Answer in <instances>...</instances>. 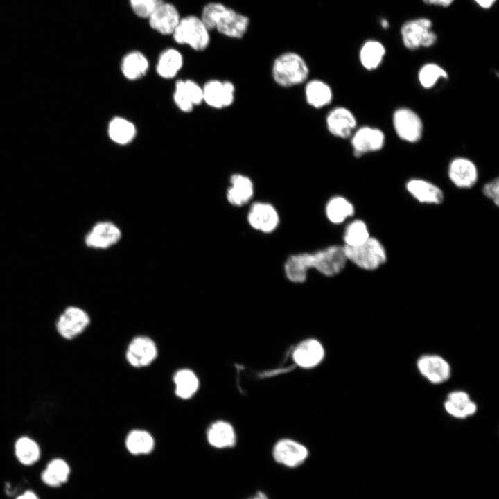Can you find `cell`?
Instances as JSON below:
<instances>
[{
    "instance_id": "obj_1",
    "label": "cell",
    "mask_w": 499,
    "mask_h": 499,
    "mask_svg": "<svg viewBox=\"0 0 499 499\" xmlns=\"http://www.w3.org/2000/svg\"><path fill=\"white\" fill-rule=\"evenodd\" d=\"M347 261L344 246L331 245L313 253L289 256L284 264V272L288 280L301 283L306 281L309 269L314 268L324 276L333 277L344 270Z\"/></svg>"
},
{
    "instance_id": "obj_2",
    "label": "cell",
    "mask_w": 499,
    "mask_h": 499,
    "mask_svg": "<svg viewBox=\"0 0 499 499\" xmlns=\"http://www.w3.org/2000/svg\"><path fill=\"white\" fill-rule=\"evenodd\" d=\"M200 18L209 30H217L228 37L236 39L244 36L250 23L247 16L218 2L205 5Z\"/></svg>"
},
{
    "instance_id": "obj_3",
    "label": "cell",
    "mask_w": 499,
    "mask_h": 499,
    "mask_svg": "<svg viewBox=\"0 0 499 499\" xmlns=\"http://www.w3.org/2000/svg\"><path fill=\"white\" fill-rule=\"evenodd\" d=\"M271 74L272 80L278 86L290 88L305 83L308 80L310 69L301 55L288 51L274 59Z\"/></svg>"
},
{
    "instance_id": "obj_4",
    "label": "cell",
    "mask_w": 499,
    "mask_h": 499,
    "mask_svg": "<svg viewBox=\"0 0 499 499\" xmlns=\"http://www.w3.org/2000/svg\"><path fill=\"white\" fill-rule=\"evenodd\" d=\"M348 261L365 270H375L387 261V252L382 243L369 237L358 246L343 245Z\"/></svg>"
},
{
    "instance_id": "obj_5",
    "label": "cell",
    "mask_w": 499,
    "mask_h": 499,
    "mask_svg": "<svg viewBox=\"0 0 499 499\" xmlns=\"http://www.w3.org/2000/svg\"><path fill=\"white\" fill-rule=\"evenodd\" d=\"M209 31L200 17L188 15L180 19L172 35L176 43L201 51L210 43Z\"/></svg>"
},
{
    "instance_id": "obj_6",
    "label": "cell",
    "mask_w": 499,
    "mask_h": 499,
    "mask_svg": "<svg viewBox=\"0 0 499 499\" xmlns=\"http://www.w3.org/2000/svg\"><path fill=\"white\" fill-rule=\"evenodd\" d=\"M432 26L431 20L424 17L405 21L401 28L404 46L410 50L432 46L437 40Z\"/></svg>"
},
{
    "instance_id": "obj_7",
    "label": "cell",
    "mask_w": 499,
    "mask_h": 499,
    "mask_svg": "<svg viewBox=\"0 0 499 499\" xmlns=\"http://www.w3.org/2000/svg\"><path fill=\"white\" fill-rule=\"evenodd\" d=\"M90 322L89 314L83 308L69 306L58 317L55 330L60 338L72 340L86 330Z\"/></svg>"
},
{
    "instance_id": "obj_8",
    "label": "cell",
    "mask_w": 499,
    "mask_h": 499,
    "mask_svg": "<svg viewBox=\"0 0 499 499\" xmlns=\"http://www.w3.org/2000/svg\"><path fill=\"white\" fill-rule=\"evenodd\" d=\"M203 103L217 110L227 108L235 100L236 87L229 80L211 79L202 86Z\"/></svg>"
},
{
    "instance_id": "obj_9",
    "label": "cell",
    "mask_w": 499,
    "mask_h": 499,
    "mask_svg": "<svg viewBox=\"0 0 499 499\" xmlns=\"http://www.w3.org/2000/svg\"><path fill=\"white\" fill-rule=\"evenodd\" d=\"M393 125L398 137L406 142L416 143L422 137V121L415 112L409 108L401 107L394 112Z\"/></svg>"
},
{
    "instance_id": "obj_10",
    "label": "cell",
    "mask_w": 499,
    "mask_h": 499,
    "mask_svg": "<svg viewBox=\"0 0 499 499\" xmlns=\"http://www.w3.org/2000/svg\"><path fill=\"white\" fill-rule=\"evenodd\" d=\"M326 128L333 137L340 139L351 137L357 128L354 114L347 107L337 106L332 108L325 119Z\"/></svg>"
},
{
    "instance_id": "obj_11",
    "label": "cell",
    "mask_w": 499,
    "mask_h": 499,
    "mask_svg": "<svg viewBox=\"0 0 499 499\" xmlns=\"http://www.w3.org/2000/svg\"><path fill=\"white\" fill-rule=\"evenodd\" d=\"M385 141L384 132L377 128L370 126L356 128L351 136V144L356 157L380 150Z\"/></svg>"
},
{
    "instance_id": "obj_12",
    "label": "cell",
    "mask_w": 499,
    "mask_h": 499,
    "mask_svg": "<svg viewBox=\"0 0 499 499\" xmlns=\"http://www.w3.org/2000/svg\"><path fill=\"white\" fill-rule=\"evenodd\" d=\"M121 231L113 222L101 221L93 225L85 234V244L89 248L105 250L116 245L121 238Z\"/></svg>"
},
{
    "instance_id": "obj_13",
    "label": "cell",
    "mask_w": 499,
    "mask_h": 499,
    "mask_svg": "<svg viewBox=\"0 0 499 499\" xmlns=\"http://www.w3.org/2000/svg\"><path fill=\"white\" fill-rule=\"evenodd\" d=\"M157 356L155 342L149 337L139 335L129 343L125 357L128 363L134 367H144L150 365Z\"/></svg>"
},
{
    "instance_id": "obj_14",
    "label": "cell",
    "mask_w": 499,
    "mask_h": 499,
    "mask_svg": "<svg viewBox=\"0 0 499 499\" xmlns=\"http://www.w3.org/2000/svg\"><path fill=\"white\" fill-rule=\"evenodd\" d=\"M274 460L286 467L295 468L301 465L308 456L307 448L292 439L279 441L273 448Z\"/></svg>"
},
{
    "instance_id": "obj_15",
    "label": "cell",
    "mask_w": 499,
    "mask_h": 499,
    "mask_svg": "<svg viewBox=\"0 0 499 499\" xmlns=\"http://www.w3.org/2000/svg\"><path fill=\"white\" fill-rule=\"evenodd\" d=\"M180 19L177 8L163 0L148 18L151 28L162 35H172Z\"/></svg>"
},
{
    "instance_id": "obj_16",
    "label": "cell",
    "mask_w": 499,
    "mask_h": 499,
    "mask_svg": "<svg viewBox=\"0 0 499 499\" xmlns=\"http://www.w3.org/2000/svg\"><path fill=\"white\" fill-rule=\"evenodd\" d=\"M448 174L452 183L461 189L473 187L478 179L476 165L466 157L453 159L449 164Z\"/></svg>"
},
{
    "instance_id": "obj_17",
    "label": "cell",
    "mask_w": 499,
    "mask_h": 499,
    "mask_svg": "<svg viewBox=\"0 0 499 499\" xmlns=\"http://www.w3.org/2000/svg\"><path fill=\"white\" fill-rule=\"evenodd\" d=\"M247 220L252 228L264 233H270L277 227L279 218L272 204L255 202L250 207Z\"/></svg>"
},
{
    "instance_id": "obj_18",
    "label": "cell",
    "mask_w": 499,
    "mask_h": 499,
    "mask_svg": "<svg viewBox=\"0 0 499 499\" xmlns=\"http://www.w3.org/2000/svg\"><path fill=\"white\" fill-rule=\"evenodd\" d=\"M420 373L432 383L446 381L450 375V367L447 361L437 355H426L417 361Z\"/></svg>"
},
{
    "instance_id": "obj_19",
    "label": "cell",
    "mask_w": 499,
    "mask_h": 499,
    "mask_svg": "<svg viewBox=\"0 0 499 499\" xmlns=\"http://www.w3.org/2000/svg\"><path fill=\"white\" fill-rule=\"evenodd\" d=\"M408 193L420 203L439 204L444 200L442 190L423 179H411L405 185Z\"/></svg>"
},
{
    "instance_id": "obj_20",
    "label": "cell",
    "mask_w": 499,
    "mask_h": 499,
    "mask_svg": "<svg viewBox=\"0 0 499 499\" xmlns=\"http://www.w3.org/2000/svg\"><path fill=\"white\" fill-rule=\"evenodd\" d=\"M229 182L230 186L226 195L231 204L242 206L252 199L254 186L250 177L242 173H234L230 177Z\"/></svg>"
},
{
    "instance_id": "obj_21",
    "label": "cell",
    "mask_w": 499,
    "mask_h": 499,
    "mask_svg": "<svg viewBox=\"0 0 499 499\" xmlns=\"http://www.w3.org/2000/svg\"><path fill=\"white\" fill-rule=\"evenodd\" d=\"M304 87V96L307 104L315 109L329 105L333 100L331 87L320 79L308 80Z\"/></svg>"
},
{
    "instance_id": "obj_22",
    "label": "cell",
    "mask_w": 499,
    "mask_h": 499,
    "mask_svg": "<svg viewBox=\"0 0 499 499\" xmlns=\"http://www.w3.org/2000/svg\"><path fill=\"white\" fill-rule=\"evenodd\" d=\"M322 344L316 340L309 339L301 342L294 350L293 359L301 367L310 368L318 365L324 357Z\"/></svg>"
},
{
    "instance_id": "obj_23",
    "label": "cell",
    "mask_w": 499,
    "mask_h": 499,
    "mask_svg": "<svg viewBox=\"0 0 499 499\" xmlns=\"http://www.w3.org/2000/svg\"><path fill=\"white\" fill-rule=\"evenodd\" d=\"M148 68V58L139 51L128 52L121 60V73L128 80L135 81L141 79L147 73Z\"/></svg>"
},
{
    "instance_id": "obj_24",
    "label": "cell",
    "mask_w": 499,
    "mask_h": 499,
    "mask_svg": "<svg viewBox=\"0 0 499 499\" xmlns=\"http://www.w3.org/2000/svg\"><path fill=\"white\" fill-rule=\"evenodd\" d=\"M184 64L182 54L176 49L164 50L159 56L156 72L164 79H172L180 71Z\"/></svg>"
},
{
    "instance_id": "obj_25",
    "label": "cell",
    "mask_w": 499,
    "mask_h": 499,
    "mask_svg": "<svg viewBox=\"0 0 499 499\" xmlns=\"http://www.w3.org/2000/svg\"><path fill=\"white\" fill-rule=\"evenodd\" d=\"M107 134L112 141L118 145H128L133 141L137 134L134 124L122 116H114L107 125Z\"/></svg>"
},
{
    "instance_id": "obj_26",
    "label": "cell",
    "mask_w": 499,
    "mask_h": 499,
    "mask_svg": "<svg viewBox=\"0 0 499 499\" xmlns=\"http://www.w3.org/2000/svg\"><path fill=\"white\" fill-rule=\"evenodd\" d=\"M444 407L448 413L459 419L471 416L477 410L476 405L468 394L462 391L450 393L444 403Z\"/></svg>"
},
{
    "instance_id": "obj_27",
    "label": "cell",
    "mask_w": 499,
    "mask_h": 499,
    "mask_svg": "<svg viewBox=\"0 0 499 499\" xmlns=\"http://www.w3.org/2000/svg\"><path fill=\"white\" fill-rule=\"evenodd\" d=\"M207 437L209 444L217 448L231 447L236 443V435L233 427L229 423L222 421H216L210 426Z\"/></svg>"
},
{
    "instance_id": "obj_28",
    "label": "cell",
    "mask_w": 499,
    "mask_h": 499,
    "mask_svg": "<svg viewBox=\"0 0 499 499\" xmlns=\"http://www.w3.org/2000/svg\"><path fill=\"white\" fill-rule=\"evenodd\" d=\"M175 394L182 399L194 396L199 388V379L194 371L184 368L177 370L173 376Z\"/></svg>"
},
{
    "instance_id": "obj_29",
    "label": "cell",
    "mask_w": 499,
    "mask_h": 499,
    "mask_svg": "<svg viewBox=\"0 0 499 499\" xmlns=\"http://www.w3.org/2000/svg\"><path fill=\"white\" fill-rule=\"evenodd\" d=\"M385 55V49L382 43L377 40H368L360 50V62L365 69L372 71L380 66Z\"/></svg>"
},
{
    "instance_id": "obj_30",
    "label": "cell",
    "mask_w": 499,
    "mask_h": 499,
    "mask_svg": "<svg viewBox=\"0 0 499 499\" xmlns=\"http://www.w3.org/2000/svg\"><path fill=\"white\" fill-rule=\"evenodd\" d=\"M128 450L133 455L148 454L155 446V441L150 432L141 429L131 430L125 439Z\"/></svg>"
},
{
    "instance_id": "obj_31",
    "label": "cell",
    "mask_w": 499,
    "mask_h": 499,
    "mask_svg": "<svg viewBox=\"0 0 499 499\" xmlns=\"http://www.w3.org/2000/svg\"><path fill=\"white\" fill-rule=\"evenodd\" d=\"M326 214L330 222L340 224L352 216L355 209L352 203L342 196H334L327 202Z\"/></svg>"
},
{
    "instance_id": "obj_32",
    "label": "cell",
    "mask_w": 499,
    "mask_h": 499,
    "mask_svg": "<svg viewBox=\"0 0 499 499\" xmlns=\"http://www.w3.org/2000/svg\"><path fill=\"white\" fill-rule=\"evenodd\" d=\"M15 454L19 462L24 465H31L39 459L40 448L33 439L21 436L15 443Z\"/></svg>"
},
{
    "instance_id": "obj_33",
    "label": "cell",
    "mask_w": 499,
    "mask_h": 499,
    "mask_svg": "<svg viewBox=\"0 0 499 499\" xmlns=\"http://www.w3.org/2000/svg\"><path fill=\"white\" fill-rule=\"evenodd\" d=\"M69 472V466L64 460L54 459L42 472V480L49 486L58 487L67 480Z\"/></svg>"
},
{
    "instance_id": "obj_34",
    "label": "cell",
    "mask_w": 499,
    "mask_h": 499,
    "mask_svg": "<svg viewBox=\"0 0 499 499\" xmlns=\"http://www.w3.org/2000/svg\"><path fill=\"white\" fill-rule=\"evenodd\" d=\"M369 237L367 224L361 220H355L347 226L343 239L344 245L354 247L364 243Z\"/></svg>"
},
{
    "instance_id": "obj_35",
    "label": "cell",
    "mask_w": 499,
    "mask_h": 499,
    "mask_svg": "<svg viewBox=\"0 0 499 499\" xmlns=\"http://www.w3.org/2000/svg\"><path fill=\"white\" fill-rule=\"evenodd\" d=\"M446 71L435 63H427L423 65L418 73L420 85L425 89H430L441 78H447Z\"/></svg>"
},
{
    "instance_id": "obj_36",
    "label": "cell",
    "mask_w": 499,
    "mask_h": 499,
    "mask_svg": "<svg viewBox=\"0 0 499 499\" xmlns=\"http://www.w3.org/2000/svg\"><path fill=\"white\" fill-rule=\"evenodd\" d=\"M176 83L182 88L194 107L200 105L203 103L202 87L196 82L188 79L179 80Z\"/></svg>"
},
{
    "instance_id": "obj_37",
    "label": "cell",
    "mask_w": 499,
    "mask_h": 499,
    "mask_svg": "<svg viewBox=\"0 0 499 499\" xmlns=\"http://www.w3.org/2000/svg\"><path fill=\"white\" fill-rule=\"evenodd\" d=\"M162 0H129L133 12L140 18L148 19Z\"/></svg>"
},
{
    "instance_id": "obj_38",
    "label": "cell",
    "mask_w": 499,
    "mask_h": 499,
    "mask_svg": "<svg viewBox=\"0 0 499 499\" xmlns=\"http://www.w3.org/2000/svg\"><path fill=\"white\" fill-rule=\"evenodd\" d=\"M173 100L178 109L183 112L189 113L194 108V105L191 101L177 83H175V85Z\"/></svg>"
},
{
    "instance_id": "obj_39",
    "label": "cell",
    "mask_w": 499,
    "mask_h": 499,
    "mask_svg": "<svg viewBox=\"0 0 499 499\" xmlns=\"http://www.w3.org/2000/svg\"><path fill=\"white\" fill-rule=\"evenodd\" d=\"M483 194L491 200L493 203L498 206L499 204V181L496 177L491 182L485 184L482 188Z\"/></svg>"
},
{
    "instance_id": "obj_40",
    "label": "cell",
    "mask_w": 499,
    "mask_h": 499,
    "mask_svg": "<svg viewBox=\"0 0 499 499\" xmlns=\"http://www.w3.org/2000/svg\"><path fill=\"white\" fill-rule=\"evenodd\" d=\"M426 4L441 7L450 6L454 0H422Z\"/></svg>"
},
{
    "instance_id": "obj_41",
    "label": "cell",
    "mask_w": 499,
    "mask_h": 499,
    "mask_svg": "<svg viewBox=\"0 0 499 499\" xmlns=\"http://www.w3.org/2000/svg\"><path fill=\"white\" fill-rule=\"evenodd\" d=\"M478 6L484 9L490 8L496 0H473Z\"/></svg>"
},
{
    "instance_id": "obj_42",
    "label": "cell",
    "mask_w": 499,
    "mask_h": 499,
    "mask_svg": "<svg viewBox=\"0 0 499 499\" xmlns=\"http://www.w3.org/2000/svg\"><path fill=\"white\" fill-rule=\"evenodd\" d=\"M17 499H38V498L34 493L26 491L23 495L17 497Z\"/></svg>"
},
{
    "instance_id": "obj_43",
    "label": "cell",
    "mask_w": 499,
    "mask_h": 499,
    "mask_svg": "<svg viewBox=\"0 0 499 499\" xmlns=\"http://www.w3.org/2000/svg\"><path fill=\"white\" fill-rule=\"evenodd\" d=\"M248 499H268V498L265 493L262 491H259L255 495L249 498Z\"/></svg>"
},
{
    "instance_id": "obj_44",
    "label": "cell",
    "mask_w": 499,
    "mask_h": 499,
    "mask_svg": "<svg viewBox=\"0 0 499 499\" xmlns=\"http://www.w3.org/2000/svg\"><path fill=\"white\" fill-rule=\"evenodd\" d=\"M381 24L383 28H387L388 26V22L386 20L381 21Z\"/></svg>"
}]
</instances>
